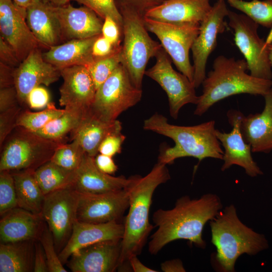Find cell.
Masks as SVG:
<instances>
[{
    "instance_id": "cell-43",
    "label": "cell",
    "mask_w": 272,
    "mask_h": 272,
    "mask_svg": "<svg viewBox=\"0 0 272 272\" xmlns=\"http://www.w3.org/2000/svg\"><path fill=\"white\" fill-rule=\"evenodd\" d=\"M101 34L114 45H120L122 30L111 17L107 16L103 20Z\"/></svg>"
},
{
    "instance_id": "cell-34",
    "label": "cell",
    "mask_w": 272,
    "mask_h": 272,
    "mask_svg": "<svg viewBox=\"0 0 272 272\" xmlns=\"http://www.w3.org/2000/svg\"><path fill=\"white\" fill-rule=\"evenodd\" d=\"M64 109H58L50 102L46 108L39 112H31L24 109L19 115L16 126H21L33 132H36L52 119L61 115Z\"/></svg>"
},
{
    "instance_id": "cell-13",
    "label": "cell",
    "mask_w": 272,
    "mask_h": 272,
    "mask_svg": "<svg viewBox=\"0 0 272 272\" xmlns=\"http://www.w3.org/2000/svg\"><path fill=\"white\" fill-rule=\"evenodd\" d=\"M229 10L225 0H217L200 23L199 31L191 47L193 61V84L198 88L206 77V66L209 57L217 44V37L226 29L225 18Z\"/></svg>"
},
{
    "instance_id": "cell-11",
    "label": "cell",
    "mask_w": 272,
    "mask_h": 272,
    "mask_svg": "<svg viewBox=\"0 0 272 272\" xmlns=\"http://www.w3.org/2000/svg\"><path fill=\"white\" fill-rule=\"evenodd\" d=\"M79 197L73 186L45 195L41 215L53 236L58 254L69 240L77 220Z\"/></svg>"
},
{
    "instance_id": "cell-44",
    "label": "cell",
    "mask_w": 272,
    "mask_h": 272,
    "mask_svg": "<svg viewBox=\"0 0 272 272\" xmlns=\"http://www.w3.org/2000/svg\"><path fill=\"white\" fill-rule=\"evenodd\" d=\"M50 103V94L48 90L41 86L33 89L28 94L27 104L32 109L46 107Z\"/></svg>"
},
{
    "instance_id": "cell-19",
    "label": "cell",
    "mask_w": 272,
    "mask_h": 272,
    "mask_svg": "<svg viewBox=\"0 0 272 272\" xmlns=\"http://www.w3.org/2000/svg\"><path fill=\"white\" fill-rule=\"evenodd\" d=\"M121 248V240L97 242L75 251L67 266L73 272H113L119 266Z\"/></svg>"
},
{
    "instance_id": "cell-17",
    "label": "cell",
    "mask_w": 272,
    "mask_h": 272,
    "mask_svg": "<svg viewBox=\"0 0 272 272\" xmlns=\"http://www.w3.org/2000/svg\"><path fill=\"white\" fill-rule=\"evenodd\" d=\"M60 77V70L45 60L39 48L31 51L15 70L14 86L20 104L27 109V97L33 89L42 84L48 86Z\"/></svg>"
},
{
    "instance_id": "cell-57",
    "label": "cell",
    "mask_w": 272,
    "mask_h": 272,
    "mask_svg": "<svg viewBox=\"0 0 272 272\" xmlns=\"http://www.w3.org/2000/svg\"><path fill=\"white\" fill-rule=\"evenodd\" d=\"M225 1H226V0H225ZM226 1H227V0H226Z\"/></svg>"
},
{
    "instance_id": "cell-27",
    "label": "cell",
    "mask_w": 272,
    "mask_h": 272,
    "mask_svg": "<svg viewBox=\"0 0 272 272\" xmlns=\"http://www.w3.org/2000/svg\"><path fill=\"white\" fill-rule=\"evenodd\" d=\"M121 123L119 120H103L90 109L70 134L72 141H77L87 154L95 157L99 153V147L103 140L108 135L121 131Z\"/></svg>"
},
{
    "instance_id": "cell-15",
    "label": "cell",
    "mask_w": 272,
    "mask_h": 272,
    "mask_svg": "<svg viewBox=\"0 0 272 272\" xmlns=\"http://www.w3.org/2000/svg\"><path fill=\"white\" fill-rule=\"evenodd\" d=\"M27 10L13 0H0L1 36L14 49L21 62L42 45L26 22Z\"/></svg>"
},
{
    "instance_id": "cell-48",
    "label": "cell",
    "mask_w": 272,
    "mask_h": 272,
    "mask_svg": "<svg viewBox=\"0 0 272 272\" xmlns=\"http://www.w3.org/2000/svg\"><path fill=\"white\" fill-rule=\"evenodd\" d=\"M34 272H49L46 258L43 247L38 239L35 242Z\"/></svg>"
},
{
    "instance_id": "cell-4",
    "label": "cell",
    "mask_w": 272,
    "mask_h": 272,
    "mask_svg": "<svg viewBox=\"0 0 272 272\" xmlns=\"http://www.w3.org/2000/svg\"><path fill=\"white\" fill-rule=\"evenodd\" d=\"M247 71L245 59L222 55L217 57L202 83V93L198 96L194 114L201 116L215 103L231 96L248 94L264 96L272 88V80L254 77Z\"/></svg>"
},
{
    "instance_id": "cell-26",
    "label": "cell",
    "mask_w": 272,
    "mask_h": 272,
    "mask_svg": "<svg viewBox=\"0 0 272 272\" xmlns=\"http://www.w3.org/2000/svg\"><path fill=\"white\" fill-rule=\"evenodd\" d=\"M27 24L40 43L49 48L63 40L59 22L49 3L41 2L27 9Z\"/></svg>"
},
{
    "instance_id": "cell-10",
    "label": "cell",
    "mask_w": 272,
    "mask_h": 272,
    "mask_svg": "<svg viewBox=\"0 0 272 272\" xmlns=\"http://www.w3.org/2000/svg\"><path fill=\"white\" fill-rule=\"evenodd\" d=\"M144 20L148 31L158 37L178 71L193 83V67L189 51L198 34L200 23H169L145 17Z\"/></svg>"
},
{
    "instance_id": "cell-3",
    "label": "cell",
    "mask_w": 272,
    "mask_h": 272,
    "mask_svg": "<svg viewBox=\"0 0 272 272\" xmlns=\"http://www.w3.org/2000/svg\"><path fill=\"white\" fill-rule=\"evenodd\" d=\"M143 128L174 141V146L163 149L158 157V162L166 165L186 157L196 158L199 162L207 158L223 159L224 151L216 136L214 120L180 126L169 123L165 116L156 113L144 120Z\"/></svg>"
},
{
    "instance_id": "cell-38",
    "label": "cell",
    "mask_w": 272,
    "mask_h": 272,
    "mask_svg": "<svg viewBox=\"0 0 272 272\" xmlns=\"http://www.w3.org/2000/svg\"><path fill=\"white\" fill-rule=\"evenodd\" d=\"M38 240L40 242L46 258L49 272H66L56 250L53 236L46 224Z\"/></svg>"
},
{
    "instance_id": "cell-2",
    "label": "cell",
    "mask_w": 272,
    "mask_h": 272,
    "mask_svg": "<svg viewBox=\"0 0 272 272\" xmlns=\"http://www.w3.org/2000/svg\"><path fill=\"white\" fill-rule=\"evenodd\" d=\"M166 165L158 161L145 176H133L127 187L128 211L123 221L124 233L118 271L131 269L128 263L129 258L141 253L154 228L149 221L150 209L157 187L170 178Z\"/></svg>"
},
{
    "instance_id": "cell-12",
    "label": "cell",
    "mask_w": 272,
    "mask_h": 272,
    "mask_svg": "<svg viewBox=\"0 0 272 272\" xmlns=\"http://www.w3.org/2000/svg\"><path fill=\"white\" fill-rule=\"evenodd\" d=\"M155 57L156 63L146 71L145 75L156 82L166 92L170 115L177 119L183 106L188 104H197L198 96L193 83L173 68L171 59L163 48Z\"/></svg>"
},
{
    "instance_id": "cell-46",
    "label": "cell",
    "mask_w": 272,
    "mask_h": 272,
    "mask_svg": "<svg viewBox=\"0 0 272 272\" xmlns=\"http://www.w3.org/2000/svg\"><path fill=\"white\" fill-rule=\"evenodd\" d=\"M20 105L15 86L0 89V112Z\"/></svg>"
},
{
    "instance_id": "cell-8",
    "label": "cell",
    "mask_w": 272,
    "mask_h": 272,
    "mask_svg": "<svg viewBox=\"0 0 272 272\" xmlns=\"http://www.w3.org/2000/svg\"><path fill=\"white\" fill-rule=\"evenodd\" d=\"M142 89L135 87L123 65L120 63L97 89L91 112L100 119L110 121L139 102Z\"/></svg>"
},
{
    "instance_id": "cell-51",
    "label": "cell",
    "mask_w": 272,
    "mask_h": 272,
    "mask_svg": "<svg viewBox=\"0 0 272 272\" xmlns=\"http://www.w3.org/2000/svg\"><path fill=\"white\" fill-rule=\"evenodd\" d=\"M161 268L164 272H184L185 269L182 262L179 259H174L163 262Z\"/></svg>"
},
{
    "instance_id": "cell-29",
    "label": "cell",
    "mask_w": 272,
    "mask_h": 272,
    "mask_svg": "<svg viewBox=\"0 0 272 272\" xmlns=\"http://www.w3.org/2000/svg\"><path fill=\"white\" fill-rule=\"evenodd\" d=\"M35 240L1 243L0 272L33 271Z\"/></svg>"
},
{
    "instance_id": "cell-18",
    "label": "cell",
    "mask_w": 272,
    "mask_h": 272,
    "mask_svg": "<svg viewBox=\"0 0 272 272\" xmlns=\"http://www.w3.org/2000/svg\"><path fill=\"white\" fill-rule=\"evenodd\" d=\"M60 70L63 79L59 88L60 105L66 110L89 111L96 88L88 69L83 65H74Z\"/></svg>"
},
{
    "instance_id": "cell-21",
    "label": "cell",
    "mask_w": 272,
    "mask_h": 272,
    "mask_svg": "<svg viewBox=\"0 0 272 272\" xmlns=\"http://www.w3.org/2000/svg\"><path fill=\"white\" fill-rule=\"evenodd\" d=\"M123 233V222L93 224L77 220L69 240L58 253L59 258L63 264H65L75 251L103 241L121 240Z\"/></svg>"
},
{
    "instance_id": "cell-33",
    "label": "cell",
    "mask_w": 272,
    "mask_h": 272,
    "mask_svg": "<svg viewBox=\"0 0 272 272\" xmlns=\"http://www.w3.org/2000/svg\"><path fill=\"white\" fill-rule=\"evenodd\" d=\"M229 5L257 24L272 30V0H227Z\"/></svg>"
},
{
    "instance_id": "cell-25",
    "label": "cell",
    "mask_w": 272,
    "mask_h": 272,
    "mask_svg": "<svg viewBox=\"0 0 272 272\" xmlns=\"http://www.w3.org/2000/svg\"><path fill=\"white\" fill-rule=\"evenodd\" d=\"M263 97V111L246 116L243 115L240 125L243 137L254 153L272 151V88Z\"/></svg>"
},
{
    "instance_id": "cell-9",
    "label": "cell",
    "mask_w": 272,
    "mask_h": 272,
    "mask_svg": "<svg viewBox=\"0 0 272 272\" xmlns=\"http://www.w3.org/2000/svg\"><path fill=\"white\" fill-rule=\"evenodd\" d=\"M227 18L234 32L235 43L244 57L250 74L257 78L272 80L268 44L258 34L259 25L245 14L230 10Z\"/></svg>"
},
{
    "instance_id": "cell-52",
    "label": "cell",
    "mask_w": 272,
    "mask_h": 272,
    "mask_svg": "<svg viewBox=\"0 0 272 272\" xmlns=\"http://www.w3.org/2000/svg\"><path fill=\"white\" fill-rule=\"evenodd\" d=\"M130 268L134 272H157V270L149 268L142 263L137 255L131 256L128 260Z\"/></svg>"
},
{
    "instance_id": "cell-32",
    "label": "cell",
    "mask_w": 272,
    "mask_h": 272,
    "mask_svg": "<svg viewBox=\"0 0 272 272\" xmlns=\"http://www.w3.org/2000/svg\"><path fill=\"white\" fill-rule=\"evenodd\" d=\"M87 112L65 109L61 115L52 119L34 132L46 139L63 142L66 135L71 134L79 125Z\"/></svg>"
},
{
    "instance_id": "cell-39",
    "label": "cell",
    "mask_w": 272,
    "mask_h": 272,
    "mask_svg": "<svg viewBox=\"0 0 272 272\" xmlns=\"http://www.w3.org/2000/svg\"><path fill=\"white\" fill-rule=\"evenodd\" d=\"M76 1L94 11L104 20L107 16L114 19L121 30L122 16L115 4V0H71Z\"/></svg>"
},
{
    "instance_id": "cell-55",
    "label": "cell",
    "mask_w": 272,
    "mask_h": 272,
    "mask_svg": "<svg viewBox=\"0 0 272 272\" xmlns=\"http://www.w3.org/2000/svg\"><path fill=\"white\" fill-rule=\"evenodd\" d=\"M267 47L268 50V58L272 67V43L268 44Z\"/></svg>"
},
{
    "instance_id": "cell-16",
    "label": "cell",
    "mask_w": 272,
    "mask_h": 272,
    "mask_svg": "<svg viewBox=\"0 0 272 272\" xmlns=\"http://www.w3.org/2000/svg\"><path fill=\"white\" fill-rule=\"evenodd\" d=\"M227 115L232 127V130L226 133L216 129V136L224 149L221 170L225 171L235 165L243 168L245 173L251 177L262 174L252 158L251 146L245 142L241 131L243 114L238 110H230Z\"/></svg>"
},
{
    "instance_id": "cell-22",
    "label": "cell",
    "mask_w": 272,
    "mask_h": 272,
    "mask_svg": "<svg viewBox=\"0 0 272 272\" xmlns=\"http://www.w3.org/2000/svg\"><path fill=\"white\" fill-rule=\"evenodd\" d=\"M133 176H113L101 171L96 166L95 157L85 154L76 170L74 188L80 193H100L121 190L128 187Z\"/></svg>"
},
{
    "instance_id": "cell-35",
    "label": "cell",
    "mask_w": 272,
    "mask_h": 272,
    "mask_svg": "<svg viewBox=\"0 0 272 272\" xmlns=\"http://www.w3.org/2000/svg\"><path fill=\"white\" fill-rule=\"evenodd\" d=\"M85 154L79 143L73 140L69 144H60L56 149L50 161L65 169L76 171Z\"/></svg>"
},
{
    "instance_id": "cell-37",
    "label": "cell",
    "mask_w": 272,
    "mask_h": 272,
    "mask_svg": "<svg viewBox=\"0 0 272 272\" xmlns=\"http://www.w3.org/2000/svg\"><path fill=\"white\" fill-rule=\"evenodd\" d=\"M18 207L14 179L9 171H0V215Z\"/></svg>"
},
{
    "instance_id": "cell-45",
    "label": "cell",
    "mask_w": 272,
    "mask_h": 272,
    "mask_svg": "<svg viewBox=\"0 0 272 272\" xmlns=\"http://www.w3.org/2000/svg\"><path fill=\"white\" fill-rule=\"evenodd\" d=\"M120 45H114L101 34L98 36L93 44L92 54L95 59L104 57L112 54Z\"/></svg>"
},
{
    "instance_id": "cell-24",
    "label": "cell",
    "mask_w": 272,
    "mask_h": 272,
    "mask_svg": "<svg viewBox=\"0 0 272 272\" xmlns=\"http://www.w3.org/2000/svg\"><path fill=\"white\" fill-rule=\"evenodd\" d=\"M212 7L210 0H167L148 11L144 17L169 23H200Z\"/></svg>"
},
{
    "instance_id": "cell-56",
    "label": "cell",
    "mask_w": 272,
    "mask_h": 272,
    "mask_svg": "<svg viewBox=\"0 0 272 272\" xmlns=\"http://www.w3.org/2000/svg\"><path fill=\"white\" fill-rule=\"evenodd\" d=\"M265 41L267 44L272 43V30H270Z\"/></svg>"
},
{
    "instance_id": "cell-14",
    "label": "cell",
    "mask_w": 272,
    "mask_h": 272,
    "mask_svg": "<svg viewBox=\"0 0 272 272\" xmlns=\"http://www.w3.org/2000/svg\"><path fill=\"white\" fill-rule=\"evenodd\" d=\"M77 220L93 224L122 222L129 206L127 187L100 193H80Z\"/></svg>"
},
{
    "instance_id": "cell-49",
    "label": "cell",
    "mask_w": 272,
    "mask_h": 272,
    "mask_svg": "<svg viewBox=\"0 0 272 272\" xmlns=\"http://www.w3.org/2000/svg\"><path fill=\"white\" fill-rule=\"evenodd\" d=\"M95 162L97 167L106 174H113L118 169L117 166L110 156L98 153L95 157Z\"/></svg>"
},
{
    "instance_id": "cell-40",
    "label": "cell",
    "mask_w": 272,
    "mask_h": 272,
    "mask_svg": "<svg viewBox=\"0 0 272 272\" xmlns=\"http://www.w3.org/2000/svg\"><path fill=\"white\" fill-rule=\"evenodd\" d=\"M25 109L21 105L0 112V148L16 126L18 117Z\"/></svg>"
},
{
    "instance_id": "cell-1",
    "label": "cell",
    "mask_w": 272,
    "mask_h": 272,
    "mask_svg": "<svg viewBox=\"0 0 272 272\" xmlns=\"http://www.w3.org/2000/svg\"><path fill=\"white\" fill-rule=\"evenodd\" d=\"M222 208L221 199L217 194L207 193L196 199L183 196L177 199L173 208L157 210L153 215L157 229L150 237L149 252L156 255L167 244L179 239L186 240L205 249L206 243L202 236L203 227Z\"/></svg>"
},
{
    "instance_id": "cell-41",
    "label": "cell",
    "mask_w": 272,
    "mask_h": 272,
    "mask_svg": "<svg viewBox=\"0 0 272 272\" xmlns=\"http://www.w3.org/2000/svg\"><path fill=\"white\" fill-rule=\"evenodd\" d=\"M125 139V136L121 131L108 135L101 143L98 149L99 153L112 157L120 153Z\"/></svg>"
},
{
    "instance_id": "cell-6",
    "label": "cell",
    "mask_w": 272,
    "mask_h": 272,
    "mask_svg": "<svg viewBox=\"0 0 272 272\" xmlns=\"http://www.w3.org/2000/svg\"><path fill=\"white\" fill-rule=\"evenodd\" d=\"M122 18L121 63L133 85L142 89L146 68L150 59L163 47L148 34L144 16L127 7L118 8Z\"/></svg>"
},
{
    "instance_id": "cell-36",
    "label": "cell",
    "mask_w": 272,
    "mask_h": 272,
    "mask_svg": "<svg viewBox=\"0 0 272 272\" xmlns=\"http://www.w3.org/2000/svg\"><path fill=\"white\" fill-rule=\"evenodd\" d=\"M122 46L111 55L95 59L88 69L95 83L96 90L111 75L122 62Z\"/></svg>"
},
{
    "instance_id": "cell-31",
    "label": "cell",
    "mask_w": 272,
    "mask_h": 272,
    "mask_svg": "<svg viewBox=\"0 0 272 272\" xmlns=\"http://www.w3.org/2000/svg\"><path fill=\"white\" fill-rule=\"evenodd\" d=\"M34 176L45 195L58 189L73 186L76 171L65 169L49 161L34 171Z\"/></svg>"
},
{
    "instance_id": "cell-20",
    "label": "cell",
    "mask_w": 272,
    "mask_h": 272,
    "mask_svg": "<svg viewBox=\"0 0 272 272\" xmlns=\"http://www.w3.org/2000/svg\"><path fill=\"white\" fill-rule=\"evenodd\" d=\"M60 23L63 40L86 39L101 35L102 19L86 7L76 8L69 3L53 5Z\"/></svg>"
},
{
    "instance_id": "cell-5",
    "label": "cell",
    "mask_w": 272,
    "mask_h": 272,
    "mask_svg": "<svg viewBox=\"0 0 272 272\" xmlns=\"http://www.w3.org/2000/svg\"><path fill=\"white\" fill-rule=\"evenodd\" d=\"M211 242L216 248V264L220 271L233 272L243 254L253 255L268 247L262 234L255 232L239 219L234 205L221 210L210 221Z\"/></svg>"
},
{
    "instance_id": "cell-30",
    "label": "cell",
    "mask_w": 272,
    "mask_h": 272,
    "mask_svg": "<svg viewBox=\"0 0 272 272\" xmlns=\"http://www.w3.org/2000/svg\"><path fill=\"white\" fill-rule=\"evenodd\" d=\"M32 170L10 171L14 177L18 207L34 214H41L45 194Z\"/></svg>"
},
{
    "instance_id": "cell-28",
    "label": "cell",
    "mask_w": 272,
    "mask_h": 272,
    "mask_svg": "<svg viewBox=\"0 0 272 272\" xmlns=\"http://www.w3.org/2000/svg\"><path fill=\"white\" fill-rule=\"evenodd\" d=\"M98 36L70 40L50 47L47 51L42 53L43 57L59 69L74 65H83L87 67L95 61L92 47Z\"/></svg>"
},
{
    "instance_id": "cell-50",
    "label": "cell",
    "mask_w": 272,
    "mask_h": 272,
    "mask_svg": "<svg viewBox=\"0 0 272 272\" xmlns=\"http://www.w3.org/2000/svg\"><path fill=\"white\" fill-rule=\"evenodd\" d=\"M15 69L0 62V89L14 86Z\"/></svg>"
},
{
    "instance_id": "cell-53",
    "label": "cell",
    "mask_w": 272,
    "mask_h": 272,
    "mask_svg": "<svg viewBox=\"0 0 272 272\" xmlns=\"http://www.w3.org/2000/svg\"><path fill=\"white\" fill-rule=\"evenodd\" d=\"M14 3L18 7L27 10L29 7L41 2H46V0H13Z\"/></svg>"
},
{
    "instance_id": "cell-7",
    "label": "cell",
    "mask_w": 272,
    "mask_h": 272,
    "mask_svg": "<svg viewBox=\"0 0 272 272\" xmlns=\"http://www.w3.org/2000/svg\"><path fill=\"white\" fill-rule=\"evenodd\" d=\"M62 142L45 138L21 126H17L1 147L0 171H35L50 161Z\"/></svg>"
},
{
    "instance_id": "cell-54",
    "label": "cell",
    "mask_w": 272,
    "mask_h": 272,
    "mask_svg": "<svg viewBox=\"0 0 272 272\" xmlns=\"http://www.w3.org/2000/svg\"><path fill=\"white\" fill-rule=\"evenodd\" d=\"M46 1L54 6H59L69 3L71 0H46Z\"/></svg>"
},
{
    "instance_id": "cell-42",
    "label": "cell",
    "mask_w": 272,
    "mask_h": 272,
    "mask_svg": "<svg viewBox=\"0 0 272 272\" xmlns=\"http://www.w3.org/2000/svg\"><path fill=\"white\" fill-rule=\"evenodd\" d=\"M167 0H115V4L120 7H127L144 16L150 9L156 7Z\"/></svg>"
},
{
    "instance_id": "cell-47",
    "label": "cell",
    "mask_w": 272,
    "mask_h": 272,
    "mask_svg": "<svg viewBox=\"0 0 272 272\" xmlns=\"http://www.w3.org/2000/svg\"><path fill=\"white\" fill-rule=\"evenodd\" d=\"M0 62L12 67H17L21 62L13 48L0 36Z\"/></svg>"
},
{
    "instance_id": "cell-23",
    "label": "cell",
    "mask_w": 272,
    "mask_h": 272,
    "mask_svg": "<svg viewBox=\"0 0 272 272\" xmlns=\"http://www.w3.org/2000/svg\"><path fill=\"white\" fill-rule=\"evenodd\" d=\"M41 214L17 207L1 217V243L37 240L46 224Z\"/></svg>"
}]
</instances>
